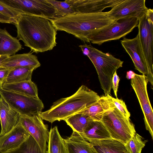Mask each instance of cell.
<instances>
[{"label":"cell","mask_w":153,"mask_h":153,"mask_svg":"<svg viewBox=\"0 0 153 153\" xmlns=\"http://www.w3.org/2000/svg\"><path fill=\"white\" fill-rule=\"evenodd\" d=\"M3 153H44L39 146L30 135L19 147ZM45 153H48L47 151Z\"/></svg>","instance_id":"obj_27"},{"label":"cell","mask_w":153,"mask_h":153,"mask_svg":"<svg viewBox=\"0 0 153 153\" xmlns=\"http://www.w3.org/2000/svg\"><path fill=\"white\" fill-rule=\"evenodd\" d=\"M65 140L68 153H95L90 143L76 132Z\"/></svg>","instance_id":"obj_21"},{"label":"cell","mask_w":153,"mask_h":153,"mask_svg":"<svg viewBox=\"0 0 153 153\" xmlns=\"http://www.w3.org/2000/svg\"><path fill=\"white\" fill-rule=\"evenodd\" d=\"M8 56L5 55H0V67L2 66Z\"/></svg>","instance_id":"obj_37"},{"label":"cell","mask_w":153,"mask_h":153,"mask_svg":"<svg viewBox=\"0 0 153 153\" xmlns=\"http://www.w3.org/2000/svg\"><path fill=\"white\" fill-rule=\"evenodd\" d=\"M0 95L9 106L20 115L33 116L40 114L44 108L39 98L2 89Z\"/></svg>","instance_id":"obj_7"},{"label":"cell","mask_w":153,"mask_h":153,"mask_svg":"<svg viewBox=\"0 0 153 153\" xmlns=\"http://www.w3.org/2000/svg\"><path fill=\"white\" fill-rule=\"evenodd\" d=\"M146 15L148 19L152 21H153V10L152 9L148 8L146 13Z\"/></svg>","instance_id":"obj_35"},{"label":"cell","mask_w":153,"mask_h":153,"mask_svg":"<svg viewBox=\"0 0 153 153\" xmlns=\"http://www.w3.org/2000/svg\"><path fill=\"white\" fill-rule=\"evenodd\" d=\"M22 47L16 37L11 36L5 28H0V55H15L22 49Z\"/></svg>","instance_id":"obj_20"},{"label":"cell","mask_w":153,"mask_h":153,"mask_svg":"<svg viewBox=\"0 0 153 153\" xmlns=\"http://www.w3.org/2000/svg\"><path fill=\"white\" fill-rule=\"evenodd\" d=\"M30 135L19 122L10 131L0 137V153L18 147Z\"/></svg>","instance_id":"obj_15"},{"label":"cell","mask_w":153,"mask_h":153,"mask_svg":"<svg viewBox=\"0 0 153 153\" xmlns=\"http://www.w3.org/2000/svg\"><path fill=\"white\" fill-rule=\"evenodd\" d=\"M140 45L146 62L148 82L153 85V21L148 19L146 14L139 19L137 26Z\"/></svg>","instance_id":"obj_8"},{"label":"cell","mask_w":153,"mask_h":153,"mask_svg":"<svg viewBox=\"0 0 153 153\" xmlns=\"http://www.w3.org/2000/svg\"><path fill=\"white\" fill-rule=\"evenodd\" d=\"M120 42L131 59L135 69L146 76L147 68L140 43L138 33L132 39L123 37Z\"/></svg>","instance_id":"obj_14"},{"label":"cell","mask_w":153,"mask_h":153,"mask_svg":"<svg viewBox=\"0 0 153 153\" xmlns=\"http://www.w3.org/2000/svg\"><path fill=\"white\" fill-rule=\"evenodd\" d=\"M0 23L13 24L12 20L8 17L0 13Z\"/></svg>","instance_id":"obj_34"},{"label":"cell","mask_w":153,"mask_h":153,"mask_svg":"<svg viewBox=\"0 0 153 153\" xmlns=\"http://www.w3.org/2000/svg\"><path fill=\"white\" fill-rule=\"evenodd\" d=\"M110 94L102 95L93 105L77 113L90 117L94 121H100L104 114L115 107Z\"/></svg>","instance_id":"obj_17"},{"label":"cell","mask_w":153,"mask_h":153,"mask_svg":"<svg viewBox=\"0 0 153 153\" xmlns=\"http://www.w3.org/2000/svg\"><path fill=\"white\" fill-rule=\"evenodd\" d=\"M147 141L136 133L124 145L128 153H141Z\"/></svg>","instance_id":"obj_28"},{"label":"cell","mask_w":153,"mask_h":153,"mask_svg":"<svg viewBox=\"0 0 153 153\" xmlns=\"http://www.w3.org/2000/svg\"><path fill=\"white\" fill-rule=\"evenodd\" d=\"M100 121L111 138L124 144L136 133L130 118L125 117L116 107L104 113Z\"/></svg>","instance_id":"obj_5"},{"label":"cell","mask_w":153,"mask_h":153,"mask_svg":"<svg viewBox=\"0 0 153 153\" xmlns=\"http://www.w3.org/2000/svg\"><path fill=\"white\" fill-rule=\"evenodd\" d=\"M95 153H128L124 144L112 138L88 140Z\"/></svg>","instance_id":"obj_19"},{"label":"cell","mask_w":153,"mask_h":153,"mask_svg":"<svg viewBox=\"0 0 153 153\" xmlns=\"http://www.w3.org/2000/svg\"><path fill=\"white\" fill-rule=\"evenodd\" d=\"M31 52L8 56L1 67L11 69L17 67H27L35 70L41 64L37 56Z\"/></svg>","instance_id":"obj_18"},{"label":"cell","mask_w":153,"mask_h":153,"mask_svg":"<svg viewBox=\"0 0 153 153\" xmlns=\"http://www.w3.org/2000/svg\"><path fill=\"white\" fill-rule=\"evenodd\" d=\"M34 70L30 68L22 67L11 69L2 84L31 80Z\"/></svg>","instance_id":"obj_26"},{"label":"cell","mask_w":153,"mask_h":153,"mask_svg":"<svg viewBox=\"0 0 153 153\" xmlns=\"http://www.w3.org/2000/svg\"><path fill=\"white\" fill-rule=\"evenodd\" d=\"M48 143V153H68L65 139L60 135L57 126L50 129Z\"/></svg>","instance_id":"obj_24"},{"label":"cell","mask_w":153,"mask_h":153,"mask_svg":"<svg viewBox=\"0 0 153 153\" xmlns=\"http://www.w3.org/2000/svg\"><path fill=\"white\" fill-rule=\"evenodd\" d=\"M120 78L117 75V71L114 73L112 80V88L114 91V93L116 98H117V92L118 88Z\"/></svg>","instance_id":"obj_32"},{"label":"cell","mask_w":153,"mask_h":153,"mask_svg":"<svg viewBox=\"0 0 153 153\" xmlns=\"http://www.w3.org/2000/svg\"><path fill=\"white\" fill-rule=\"evenodd\" d=\"M112 100L115 107L126 118H130V114L128 111L124 102L122 99L112 97Z\"/></svg>","instance_id":"obj_31"},{"label":"cell","mask_w":153,"mask_h":153,"mask_svg":"<svg viewBox=\"0 0 153 153\" xmlns=\"http://www.w3.org/2000/svg\"><path fill=\"white\" fill-rule=\"evenodd\" d=\"M7 5L24 14L49 19L56 18L53 7L46 0H2Z\"/></svg>","instance_id":"obj_10"},{"label":"cell","mask_w":153,"mask_h":153,"mask_svg":"<svg viewBox=\"0 0 153 153\" xmlns=\"http://www.w3.org/2000/svg\"><path fill=\"white\" fill-rule=\"evenodd\" d=\"M40 114L33 116L20 115L19 123L45 153L47 151V142L49 139V131L48 126L44 123Z\"/></svg>","instance_id":"obj_11"},{"label":"cell","mask_w":153,"mask_h":153,"mask_svg":"<svg viewBox=\"0 0 153 153\" xmlns=\"http://www.w3.org/2000/svg\"><path fill=\"white\" fill-rule=\"evenodd\" d=\"M79 47L94 65L105 95H111L113 74L118 69L123 67V61L110 54L102 52L91 44H85Z\"/></svg>","instance_id":"obj_4"},{"label":"cell","mask_w":153,"mask_h":153,"mask_svg":"<svg viewBox=\"0 0 153 153\" xmlns=\"http://www.w3.org/2000/svg\"><path fill=\"white\" fill-rule=\"evenodd\" d=\"M50 19L23 14L14 24L17 38L32 53L52 50L56 46L57 30Z\"/></svg>","instance_id":"obj_1"},{"label":"cell","mask_w":153,"mask_h":153,"mask_svg":"<svg viewBox=\"0 0 153 153\" xmlns=\"http://www.w3.org/2000/svg\"><path fill=\"white\" fill-rule=\"evenodd\" d=\"M46 1L54 7L56 18L74 13L71 6L65 0L64 1L52 0Z\"/></svg>","instance_id":"obj_29"},{"label":"cell","mask_w":153,"mask_h":153,"mask_svg":"<svg viewBox=\"0 0 153 153\" xmlns=\"http://www.w3.org/2000/svg\"><path fill=\"white\" fill-rule=\"evenodd\" d=\"M74 13H100L105 8H112L123 0H66Z\"/></svg>","instance_id":"obj_13"},{"label":"cell","mask_w":153,"mask_h":153,"mask_svg":"<svg viewBox=\"0 0 153 153\" xmlns=\"http://www.w3.org/2000/svg\"><path fill=\"white\" fill-rule=\"evenodd\" d=\"M20 114L12 109L3 97L0 96V137L12 130L19 122Z\"/></svg>","instance_id":"obj_16"},{"label":"cell","mask_w":153,"mask_h":153,"mask_svg":"<svg viewBox=\"0 0 153 153\" xmlns=\"http://www.w3.org/2000/svg\"><path fill=\"white\" fill-rule=\"evenodd\" d=\"M139 19L129 17L117 20L112 24L95 31L88 38V42L101 45L123 37L137 27Z\"/></svg>","instance_id":"obj_6"},{"label":"cell","mask_w":153,"mask_h":153,"mask_svg":"<svg viewBox=\"0 0 153 153\" xmlns=\"http://www.w3.org/2000/svg\"><path fill=\"white\" fill-rule=\"evenodd\" d=\"M3 90L12 91L36 98H39L35 84L31 80L2 85Z\"/></svg>","instance_id":"obj_22"},{"label":"cell","mask_w":153,"mask_h":153,"mask_svg":"<svg viewBox=\"0 0 153 153\" xmlns=\"http://www.w3.org/2000/svg\"><path fill=\"white\" fill-rule=\"evenodd\" d=\"M11 70L5 67H0V81L2 84L7 78Z\"/></svg>","instance_id":"obj_33"},{"label":"cell","mask_w":153,"mask_h":153,"mask_svg":"<svg viewBox=\"0 0 153 153\" xmlns=\"http://www.w3.org/2000/svg\"><path fill=\"white\" fill-rule=\"evenodd\" d=\"M145 2V0H123L108 12V15L115 21L132 17L139 19L147 11Z\"/></svg>","instance_id":"obj_12"},{"label":"cell","mask_w":153,"mask_h":153,"mask_svg":"<svg viewBox=\"0 0 153 153\" xmlns=\"http://www.w3.org/2000/svg\"><path fill=\"white\" fill-rule=\"evenodd\" d=\"M148 82L143 74H135L131 79V84L136 94L142 110L146 128L153 139V111L147 91Z\"/></svg>","instance_id":"obj_9"},{"label":"cell","mask_w":153,"mask_h":153,"mask_svg":"<svg viewBox=\"0 0 153 153\" xmlns=\"http://www.w3.org/2000/svg\"><path fill=\"white\" fill-rule=\"evenodd\" d=\"M50 20L57 30L71 34L84 42H88V38L93 32L110 25L116 21L109 16L108 12L74 13Z\"/></svg>","instance_id":"obj_2"},{"label":"cell","mask_w":153,"mask_h":153,"mask_svg":"<svg viewBox=\"0 0 153 153\" xmlns=\"http://www.w3.org/2000/svg\"><path fill=\"white\" fill-rule=\"evenodd\" d=\"M2 83L0 81V93H1V91L2 89Z\"/></svg>","instance_id":"obj_38"},{"label":"cell","mask_w":153,"mask_h":153,"mask_svg":"<svg viewBox=\"0 0 153 153\" xmlns=\"http://www.w3.org/2000/svg\"><path fill=\"white\" fill-rule=\"evenodd\" d=\"M100 96L85 85H81L71 96L54 102L48 110L42 112V119L51 123L64 120L96 102Z\"/></svg>","instance_id":"obj_3"},{"label":"cell","mask_w":153,"mask_h":153,"mask_svg":"<svg viewBox=\"0 0 153 153\" xmlns=\"http://www.w3.org/2000/svg\"><path fill=\"white\" fill-rule=\"evenodd\" d=\"M135 74L133 71H129L127 72L126 77L128 79H131L134 77Z\"/></svg>","instance_id":"obj_36"},{"label":"cell","mask_w":153,"mask_h":153,"mask_svg":"<svg viewBox=\"0 0 153 153\" xmlns=\"http://www.w3.org/2000/svg\"><path fill=\"white\" fill-rule=\"evenodd\" d=\"M80 134L87 141L91 140L111 138L108 131L100 121H92L83 133Z\"/></svg>","instance_id":"obj_23"},{"label":"cell","mask_w":153,"mask_h":153,"mask_svg":"<svg viewBox=\"0 0 153 153\" xmlns=\"http://www.w3.org/2000/svg\"><path fill=\"white\" fill-rule=\"evenodd\" d=\"M64 121L71 128L73 131L81 134L93 120L87 115L77 113L67 118Z\"/></svg>","instance_id":"obj_25"},{"label":"cell","mask_w":153,"mask_h":153,"mask_svg":"<svg viewBox=\"0 0 153 153\" xmlns=\"http://www.w3.org/2000/svg\"><path fill=\"white\" fill-rule=\"evenodd\" d=\"M0 13L10 18L15 24L19 16L24 14L21 11L12 8L0 0Z\"/></svg>","instance_id":"obj_30"}]
</instances>
